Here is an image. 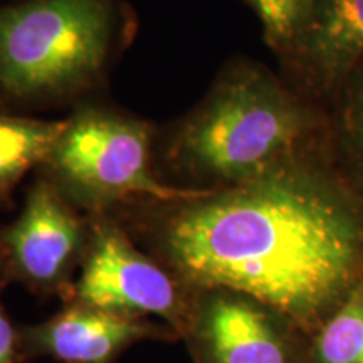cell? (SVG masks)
<instances>
[{
	"instance_id": "10",
	"label": "cell",
	"mask_w": 363,
	"mask_h": 363,
	"mask_svg": "<svg viewBox=\"0 0 363 363\" xmlns=\"http://www.w3.org/2000/svg\"><path fill=\"white\" fill-rule=\"evenodd\" d=\"M335 170L363 202V54L323 106Z\"/></svg>"
},
{
	"instance_id": "2",
	"label": "cell",
	"mask_w": 363,
	"mask_h": 363,
	"mask_svg": "<svg viewBox=\"0 0 363 363\" xmlns=\"http://www.w3.org/2000/svg\"><path fill=\"white\" fill-rule=\"evenodd\" d=\"M187 169L235 187L330 155L325 110L269 71L247 62L230 67L177 140Z\"/></svg>"
},
{
	"instance_id": "13",
	"label": "cell",
	"mask_w": 363,
	"mask_h": 363,
	"mask_svg": "<svg viewBox=\"0 0 363 363\" xmlns=\"http://www.w3.org/2000/svg\"><path fill=\"white\" fill-rule=\"evenodd\" d=\"M247 2L259 17L266 43L286 57L306 33L320 0H247Z\"/></svg>"
},
{
	"instance_id": "8",
	"label": "cell",
	"mask_w": 363,
	"mask_h": 363,
	"mask_svg": "<svg viewBox=\"0 0 363 363\" xmlns=\"http://www.w3.org/2000/svg\"><path fill=\"white\" fill-rule=\"evenodd\" d=\"M0 244L17 274L38 288L57 284L81 246V227L51 187L29 194L19 219L4 230Z\"/></svg>"
},
{
	"instance_id": "6",
	"label": "cell",
	"mask_w": 363,
	"mask_h": 363,
	"mask_svg": "<svg viewBox=\"0 0 363 363\" xmlns=\"http://www.w3.org/2000/svg\"><path fill=\"white\" fill-rule=\"evenodd\" d=\"M187 338L197 363H306V335L247 294L197 291Z\"/></svg>"
},
{
	"instance_id": "1",
	"label": "cell",
	"mask_w": 363,
	"mask_h": 363,
	"mask_svg": "<svg viewBox=\"0 0 363 363\" xmlns=\"http://www.w3.org/2000/svg\"><path fill=\"white\" fill-rule=\"evenodd\" d=\"M160 246L194 291L247 294L308 337L363 283V202L321 155L203 190L163 224Z\"/></svg>"
},
{
	"instance_id": "3",
	"label": "cell",
	"mask_w": 363,
	"mask_h": 363,
	"mask_svg": "<svg viewBox=\"0 0 363 363\" xmlns=\"http://www.w3.org/2000/svg\"><path fill=\"white\" fill-rule=\"evenodd\" d=\"M110 38L106 0H29L0 9V86L17 98L78 88L101 69Z\"/></svg>"
},
{
	"instance_id": "7",
	"label": "cell",
	"mask_w": 363,
	"mask_h": 363,
	"mask_svg": "<svg viewBox=\"0 0 363 363\" xmlns=\"http://www.w3.org/2000/svg\"><path fill=\"white\" fill-rule=\"evenodd\" d=\"M174 331L72 303L43 325L21 331L29 355H48L62 363H113L121 352L145 338H172Z\"/></svg>"
},
{
	"instance_id": "5",
	"label": "cell",
	"mask_w": 363,
	"mask_h": 363,
	"mask_svg": "<svg viewBox=\"0 0 363 363\" xmlns=\"http://www.w3.org/2000/svg\"><path fill=\"white\" fill-rule=\"evenodd\" d=\"M74 301L131 318L160 316L182 337H187L194 310V301H185L172 274L111 225L94 230Z\"/></svg>"
},
{
	"instance_id": "11",
	"label": "cell",
	"mask_w": 363,
	"mask_h": 363,
	"mask_svg": "<svg viewBox=\"0 0 363 363\" xmlns=\"http://www.w3.org/2000/svg\"><path fill=\"white\" fill-rule=\"evenodd\" d=\"M67 121H34L0 116V195L33 169L52 157Z\"/></svg>"
},
{
	"instance_id": "14",
	"label": "cell",
	"mask_w": 363,
	"mask_h": 363,
	"mask_svg": "<svg viewBox=\"0 0 363 363\" xmlns=\"http://www.w3.org/2000/svg\"><path fill=\"white\" fill-rule=\"evenodd\" d=\"M22 340L0 305V363H22Z\"/></svg>"
},
{
	"instance_id": "4",
	"label": "cell",
	"mask_w": 363,
	"mask_h": 363,
	"mask_svg": "<svg viewBox=\"0 0 363 363\" xmlns=\"http://www.w3.org/2000/svg\"><path fill=\"white\" fill-rule=\"evenodd\" d=\"M51 158L76 199L91 207L136 194L160 201H190L203 192L160 184L150 167L148 130L108 113L89 110L67 121Z\"/></svg>"
},
{
	"instance_id": "9",
	"label": "cell",
	"mask_w": 363,
	"mask_h": 363,
	"mask_svg": "<svg viewBox=\"0 0 363 363\" xmlns=\"http://www.w3.org/2000/svg\"><path fill=\"white\" fill-rule=\"evenodd\" d=\"M363 54V0H320L306 33L284 59L299 93L321 108Z\"/></svg>"
},
{
	"instance_id": "12",
	"label": "cell",
	"mask_w": 363,
	"mask_h": 363,
	"mask_svg": "<svg viewBox=\"0 0 363 363\" xmlns=\"http://www.w3.org/2000/svg\"><path fill=\"white\" fill-rule=\"evenodd\" d=\"M306 363H363V283L308 335Z\"/></svg>"
}]
</instances>
